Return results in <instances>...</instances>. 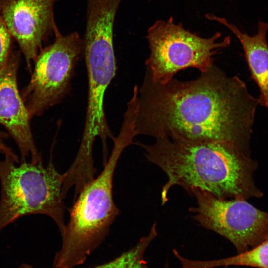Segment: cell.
<instances>
[{
	"instance_id": "16",
	"label": "cell",
	"mask_w": 268,
	"mask_h": 268,
	"mask_svg": "<svg viewBox=\"0 0 268 268\" xmlns=\"http://www.w3.org/2000/svg\"><path fill=\"white\" fill-rule=\"evenodd\" d=\"M1 136H2V132H1V131H0V139L1 138Z\"/></svg>"
},
{
	"instance_id": "9",
	"label": "cell",
	"mask_w": 268,
	"mask_h": 268,
	"mask_svg": "<svg viewBox=\"0 0 268 268\" xmlns=\"http://www.w3.org/2000/svg\"><path fill=\"white\" fill-rule=\"evenodd\" d=\"M57 0H0V14L24 56L28 69L57 28L54 16Z\"/></svg>"
},
{
	"instance_id": "10",
	"label": "cell",
	"mask_w": 268,
	"mask_h": 268,
	"mask_svg": "<svg viewBox=\"0 0 268 268\" xmlns=\"http://www.w3.org/2000/svg\"><path fill=\"white\" fill-rule=\"evenodd\" d=\"M19 61V52L12 51L7 62L0 69V123L17 144L21 162L30 155L31 162L37 163L42 158L31 133V118L18 89Z\"/></svg>"
},
{
	"instance_id": "12",
	"label": "cell",
	"mask_w": 268,
	"mask_h": 268,
	"mask_svg": "<svg viewBox=\"0 0 268 268\" xmlns=\"http://www.w3.org/2000/svg\"><path fill=\"white\" fill-rule=\"evenodd\" d=\"M181 268H215L231 266L268 268V238L249 250L237 255L218 259L197 260L181 256Z\"/></svg>"
},
{
	"instance_id": "1",
	"label": "cell",
	"mask_w": 268,
	"mask_h": 268,
	"mask_svg": "<svg viewBox=\"0 0 268 268\" xmlns=\"http://www.w3.org/2000/svg\"><path fill=\"white\" fill-rule=\"evenodd\" d=\"M258 99L244 81L214 64L197 78L165 83L144 75L138 89L137 135L229 145L250 155Z\"/></svg>"
},
{
	"instance_id": "13",
	"label": "cell",
	"mask_w": 268,
	"mask_h": 268,
	"mask_svg": "<svg viewBox=\"0 0 268 268\" xmlns=\"http://www.w3.org/2000/svg\"><path fill=\"white\" fill-rule=\"evenodd\" d=\"M157 235L156 223H154L149 233L142 237L135 246L114 260L95 268H149L144 259V254ZM19 268H34L28 264H22Z\"/></svg>"
},
{
	"instance_id": "11",
	"label": "cell",
	"mask_w": 268,
	"mask_h": 268,
	"mask_svg": "<svg viewBox=\"0 0 268 268\" xmlns=\"http://www.w3.org/2000/svg\"><path fill=\"white\" fill-rule=\"evenodd\" d=\"M205 17L224 26L239 40L244 51L250 78L260 90L259 105L268 108V21H259L257 32L251 36L241 31L224 17L212 13H207Z\"/></svg>"
},
{
	"instance_id": "3",
	"label": "cell",
	"mask_w": 268,
	"mask_h": 268,
	"mask_svg": "<svg viewBox=\"0 0 268 268\" xmlns=\"http://www.w3.org/2000/svg\"><path fill=\"white\" fill-rule=\"evenodd\" d=\"M136 136L134 125L123 122L101 173L83 187L69 209V220L61 234L62 246L55 255L53 268H72L82 264L108 235L119 214L112 193L115 170L122 153L134 143Z\"/></svg>"
},
{
	"instance_id": "5",
	"label": "cell",
	"mask_w": 268,
	"mask_h": 268,
	"mask_svg": "<svg viewBox=\"0 0 268 268\" xmlns=\"http://www.w3.org/2000/svg\"><path fill=\"white\" fill-rule=\"evenodd\" d=\"M146 37L150 53L145 63V75L162 83L185 68L207 71L214 65V56L231 44L229 36L223 37L218 31L209 37H201L176 23L172 16L155 21Z\"/></svg>"
},
{
	"instance_id": "7",
	"label": "cell",
	"mask_w": 268,
	"mask_h": 268,
	"mask_svg": "<svg viewBox=\"0 0 268 268\" xmlns=\"http://www.w3.org/2000/svg\"><path fill=\"white\" fill-rule=\"evenodd\" d=\"M196 199L189 211L203 227L228 239L240 253L268 238V213L242 198H218L197 188L188 192Z\"/></svg>"
},
{
	"instance_id": "6",
	"label": "cell",
	"mask_w": 268,
	"mask_h": 268,
	"mask_svg": "<svg viewBox=\"0 0 268 268\" xmlns=\"http://www.w3.org/2000/svg\"><path fill=\"white\" fill-rule=\"evenodd\" d=\"M54 35L53 42L40 50L30 80L21 92L31 118L42 115L68 94L83 53V39L78 32L63 35L57 28Z\"/></svg>"
},
{
	"instance_id": "14",
	"label": "cell",
	"mask_w": 268,
	"mask_h": 268,
	"mask_svg": "<svg viewBox=\"0 0 268 268\" xmlns=\"http://www.w3.org/2000/svg\"><path fill=\"white\" fill-rule=\"evenodd\" d=\"M13 40L0 13V69L5 65L12 51Z\"/></svg>"
},
{
	"instance_id": "8",
	"label": "cell",
	"mask_w": 268,
	"mask_h": 268,
	"mask_svg": "<svg viewBox=\"0 0 268 268\" xmlns=\"http://www.w3.org/2000/svg\"><path fill=\"white\" fill-rule=\"evenodd\" d=\"M88 79L87 104L85 124L78 151L82 155L93 154L94 142L101 139L106 150L107 139L114 138L104 110L105 93L116 75V63L113 39L94 36L83 40Z\"/></svg>"
},
{
	"instance_id": "2",
	"label": "cell",
	"mask_w": 268,
	"mask_h": 268,
	"mask_svg": "<svg viewBox=\"0 0 268 268\" xmlns=\"http://www.w3.org/2000/svg\"><path fill=\"white\" fill-rule=\"evenodd\" d=\"M145 151L147 160L159 167L168 180L161 192L162 205L174 186L187 192L193 188L221 199L260 197L262 193L253 178L257 164L246 154L229 145L191 142L167 136L148 145L134 142Z\"/></svg>"
},
{
	"instance_id": "4",
	"label": "cell",
	"mask_w": 268,
	"mask_h": 268,
	"mask_svg": "<svg viewBox=\"0 0 268 268\" xmlns=\"http://www.w3.org/2000/svg\"><path fill=\"white\" fill-rule=\"evenodd\" d=\"M17 164L8 157L0 161V231L21 217L42 214L53 219L62 233L64 173L57 171L51 159L46 166L42 160Z\"/></svg>"
},
{
	"instance_id": "15",
	"label": "cell",
	"mask_w": 268,
	"mask_h": 268,
	"mask_svg": "<svg viewBox=\"0 0 268 268\" xmlns=\"http://www.w3.org/2000/svg\"><path fill=\"white\" fill-rule=\"evenodd\" d=\"M163 268H169V266L168 265V263H166L165 265V266H164Z\"/></svg>"
}]
</instances>
